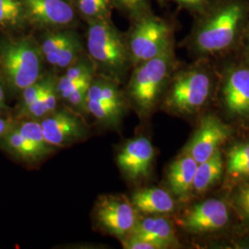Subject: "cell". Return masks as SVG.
Returning <instances> with one entry per match:
<instances>
[{
    "label": "cell",
    "instance_id": "14",
    "mask_svg": "<svg viewBox=\"0 0 249 249\" xmlns=\"http://www.w3.org/2000/svg\"><path fill=\"white\" fill-rule=\"evenodd\" d=\"M133 234L158 245L160 249H172L179 246L174 224L162 215H147L139 217L132 231Z\"/></svg>",
    "mask_w": 249,
    "mask_h": 249
},
{
    "label": "cell",
    "instance_id": "26",
    "mask_svg": "<svg viewBox=\"0 0 249 249\" xmlns=\"http://www.w3.org/2000/svg\"><path fill=\"white\" fill-rule=\"evenodd\" d=\"M111 0H78L82 15L90 19L107 18Z\"/></svg>",
    "mask_w": 249,
    "mask_h": 249
},
{
    "label": "cell",
    "instance_id": "5",
    "mask_svg": "<svg viewBox=\"0 0 249 249\" xmlns=\"http://www.w3.org/2000/svg\"><path fill=\"white\" fill-rule=\"evenodd\" d=\"M244 9L238 4H231L219 10L198 31L195 46L200 53H218L227 49L237 36Z\"/></svg>",
    "mask_w": 249,
    "mask_h": 249
},
{
    "label": "cell",
    "instance_id": "4",
    "mask_svg": "<svg viewBox=\"0 0 249 249\" xmlns=\"http://www.w3.org/2000/svg\"><path fill=\"white\" fill-rule=\"evenodd\" d=\"M213 81L200 70L180 72L165 95L162 107L174 115L189 116L198 113L211 97Z\"/></svg>",
    "mask_w": 249,
    "mask_h": 249
},
{
    "label": "cell",
    "instance_id": "16",
    "mask_svg": "<svg viewBox=\"0 0 249 249\" xmlns=\"http://www.w3.org/2000/svg\"><path fill=\"white\" fill-rule=\"evenodd\" d=\"M130 201L144 215H166L177 210V200L172 193L160 187L141 188L134 192Z\"/></svg>",
    "mask_w": 249,
    "mask_h": 249
},
{
    "label": "cell",
    "instance_id": "17",
    "mask_svg": "<svg viewBox=\"0 0 249 249\" xmlns=\"http://www.w3.org/2000/svg\"><path fill=\"white\" fill-rule=\"evenodd\" d=\"M86 109L87 114L93 116L99 124L113 129L120 126L125 112V108L115 106L102 97L99 79H93L90 82L87 94Z\"/></svg>",
    "mask_w": 249,
    "mask_h": 249
},
{
    "label": "cell",
    "instance_id": "20",
    "mask_svg": "<svg viewBox=\"0 0 249 249\" xmlns=\"http://www.w3.org/2000/svg\"><path fill=\"white\" fill-rule=\"evenodd\" d=\"M0 144L4 150L19 160L27 162H37L42 160L30 143L19 133L16 124L8 133L0 138Z\"/></svg>",
    "mask_w": 249,
    "mask_h": 249
},
{
    "label": "cell",
    "instance_id": "23",
    "mask_svg": "<svg viewBox=\"0 0 249 249\" xmlns=\"http://www.w3.org/2000/svg\"><path fill=\"white\" fill-rule=\"evenodd\" d=\"M95 66L90 58H81L69 67L66 73L56 80L57 94L62 92L64 89L69 88L74 82L86 77L94 76Z\"/></svg>",
    "mask_w": 249,
    "mask_h": 249
},
{
    "label": "cell",
    "instance_id": "27",
    "mask_svg": "<svg viewBox=\"0 0 249 249\" xmlns=\"http://www.w3.org/2000/svg\"><path fill=\"white\" fill-rule=\"evenodd\" d=\"M81 52L82 44L80 42V38L77 36L61 51L55 69L67 70L69 67H71L80 59Z\"/></svg>",
    "mask_w": 249,
    "mask_h": 249
},
{
    "label": "cell",
    "instance_id": "24",
    "mask_svg": "<svg viewBox=\"0 0 249 249\" xmlns=\"http://www.w3.org/2000/svg\"><path fill=\"white\" fill-rule=\"evenodd\" d=\"M229 205L238 214L241 220L249 225V180L232 187Z\"/></svg>",
    "mask_w": 249,
    "mask_h": 249
},
{
    "label": "cell",
    "instance_id": "6",
    "mask_svg": "<svg viewBox=\"0 0 249 249\" xmlns=\"http://www.w3.org/2000/svg\"><path fill=\"white\" fill-rule=\"evenodd\" d=\"M127 48L135 65L160 55L171 48L169 27L159 18H143L134 28Z\"/></svg>",
    "mask_w": 249,
    "mask_h": 249
},
{
    "label": "cell",
    "instance_id": "9",
    "mask_svg": "<svg viewBox=\"0 0 249 249\" xmlns=\"http://www.w3.org/2000/svg\"><path fill=\"white\" fill-rule=\"evenodd\" d=\"M40 122L45 141L54 149L70 147L89 136V128L83 118L68 108H56Z\"/></svg>",
    "mask_w": 249,
    "mask_h": 249
},
{
    "label": "cell",
    "instance_id": "12",
    "mask_svg": "<svg viewBox=\"0 0 249 249\" xmlns=\"http://www.w3.org/2000/svg\"><path fill=\"white\" fill-rule=\"evenodd\" d=\"M223 106L227 116L234 120H249V69L232 70L224 80Z\"/></svg>",
    "mask_w": 249,
    "mask_h": 249
},
{
    "label": "cell",
    "instance_id": "34",
    "mask_svg": "<svg viewBox=\"0 0 249 249\" xmlns=\"http://www.w3.org/2000/svg\"><path fill=\"white\" fill-rule=\"evenodd\" d=\"M5 108V103L0 102V111H2Z\"/></svg>",
    "mask_w": 249,
    "mask_h": 249
},
{
    "label": "cell",
    "instance_id": "1",
    "mask_svg": "<svg viewBox=\"0 0 249 249\" xmlns=\"http://www.w3.org/2000/svg\"><path fill=\"white\" fill-rule=\"evenodd\" d=\"M87 49L89 58L107 76L121 79L130 62L127 45L119 32L107 18L92 19L87 34Z\"/></svg>",
    "mask_w": 249,
    "mask_h": 249
},
{
    "label": "cell",
    "instance_id": "3",
    "mask_svg": "<svg viewBox=\"0 0 249 249\" xmlns=\"http://www.w3.org/2000/svg\"><path fill=\"white\" fill-rule=\"evenodd\" d=\"M173 62L170 48L160 55L138 65L127 88V96L142 117L150 116L157 107L168 80Z\"/></svg>",
    "mask_w": 249,
    "mask_h": 249
},
{
    "label": "cell",
    "instance_id": "32",
    "mask_svg": "<svg viewBox=\"0 0 249 249\" xmlns=\"http://www.w3.org/2000/svg\"><path fill=\"white\" fill-rule=\"evenodd\" d=\"M5 101V94H4V89L1 85V81H0V102L4 103Z\"/></svg>",
    "mask_w": 249,
    "mask_h": 249
},
{
    "label": "cell",
    "instance_id": "8",
    "mask_svg": "<svg viewBox=\"0 0 249 249\" xmlns=\"http://www.w3.org/2000/svg\"><path fill=\"white\" fill-rule=\"evenodd\" d=\"M94 216L104 231L120 240L132 231L139 219V213L129 199L114 195L99 197Z\"/></svg>",
    "mask_w": 249,
    "mask_h": 249
},
{
    "label": "cell",
    "instance_id": "15",
    "mask_svg": "<svg viewBox=\"0 0 249 249\" xmlns=\"http://www.w3.org/2000/svg\"><path fill=\"white\" fill-rule=\"evenodd\" d=\"M196 167V160L184 151L170 164L166 181L176 199L187 201L192 196Z\"/></svg>",
    "mask_w": 249,
    "mask_h": 249
},
{
    "label": "cell",
    "instance_id": "10",
    "mask_svg": "<svg viewBox=\"0 0 249 249\" xmlns=\"http://www.w3.org/2000/svg\"><path fill=\"white\" fill-rule=\"evenodd\" d=\"M231 128L219 116L209 114L203 116L184 149L197 163L211 158L230 138Z\"/></svg>",
    "mask_w": 249,
    "mask_h": 249
},
{
    "label": "cell",
    "instance_id": "25",
    "mask_svg": "<svg viewBox=\"0 0 249 249\" xmlns=\"http://www.w3.org/2000/svg\"><path fill=\"white\" fill-rule=\"evenodd\" d=\"M24 17V9L20 0H0V25H18Z\"/></svg>",
    "mask_w": 249,
    "mask_h": 249
},
{
    "label": "cell",
    "instance_id": "11",
    "mask_svg": "<svg viewBox=\"0 0 249 249\" xmlns=\"http://www.w3.org/2000/svg\"><path fill=\"white\" fill-rule=\"evenodd\" d=\"M155 158V149L146 137L128 140L121 147L116 162L124 178L130 182H139L149 178Z\"/></svg>",
    "mask_w": 249,
    "mask_h": 249
},
{
    "label": "cell",
    "instance_id": "21",
    "mask_svg": "<svg viewBox=\"0 0 249 249\" xmlns=\"http://www.w3.org/2000/svg\"><path fill=\"white\" fill-rule=\"evenodd\" d=\"M16 127L30 145L35 149L39 157L43 160L49 156L55 149L45 141L41 122L37 120L25 119L16 123Z\"/></svg>",
    "mask_w": 249,
    "mask_h": 249
},
{
    "label": "cell",
    "instance_id": "30",
    "mask_svg": "<svg viewBox=\"0 0 249 249\" xmlns=\"http://www.w3.org/2000/svg\"><path fill=\"white\" fill-rule=\"evenodd\" d=\"M15 124L16 123L10 119L0 118V138H2L4 135L8 133L10 129H12Z\"/></svg>",
    "mask_w": 249,
    "mask_h": 249
},
{
    "label": "cell",
    "instance_id": "31",
    "mask_svg": "<svg viewBox=\"0 0 249 249\" xmlns=\"http://www.w3.org/2000/svg\"><path fill=\"white\" fill-rule=\"evenodd\" d=\"M181 4H185V5H196L200 2H202L203 0H176Z\"/></svg>",
    "mask_w": 249,
    "mask_h": 249
},
{
    "label": "cell",
    "instance_id": "7",
    "mask_svg": "<svg viewBox=\"0 0 249 249\" xmlns=\"http://www.w3.org/2000/svg\"><path fill=\"white\" fill-rule=\"evenodd\" d=\"M231 207L220 198H208L191 205L179 217L178 224L193 234H209L225 229L231 221Z\"/></svg>",
    "mask_w": 249,
    "mask_h": 249
},
{
    "label": "cell",
    "instance_id": "29",
    "mask_svg": "<svg viewBox=\"0 0 249 249\" xmlns=\"http://www.w3.org/2000/svg\"><path fill=\"white\" fill-rule=\"evenodd\" d=\"M116 7L128 14H137L141 12L144 7L146 0H113Z\"/></svg>",
    "mask_w": 249,
    "mask_h": 249
},
{
    "label": "cell",
    "instance_id": "18",
    "mask_svg": "<svg viewBox=\"0 0 249 249\" xmlns=\"http://www.w3.org/2000/svg\"><path fill=\"white\" fill-rule=\"evenodd\" d=\"M224 159L222 151H216L208 160L197 163L192 196H200L215 187L223 178Z\"/></svg>",
    "mask_w": 249,
    "mask_h": 249
},
{
    "label": "cell",
    "instance_id": "28",
    "mask_svg": "<svg viewBox=\"0 0 249 249\" xmlns=\"http://www.w3.org/2000/svg\"><path fill=\"white\" fill-rule=\"evenodd\" d=\"M48 77L49 76L42 77L40 80H37L34 84L30 85L21 91V99L20 103L18 104V115L24 111L27 107L33 104L44 92L48 81Z\"/></svg>",
    "mask_w": 249,
    "mask_h": 249
},
{
    "label": "cell",
    "instance_id": "19",
    "mask_svg": "<svg viewBox=\"0 0 249 249\" xmlns=\"http://www.w3.org/2000/svg\"><path fill=\"white\" fill-rule=\"evenodd\" d=\"M224 173L232 187L249 180V142L237 143L226 152Z\"/></svg>",
    "mask_w": 249,
    "mask_h": 249
},
{
    "label": "cell",
    "instance_id": "22",
    "mask_svg": "<svg viewBox=\"0 0 249 249\" xmlns=\"http://www.w3.org/2000/svg\"><path fill=\"white\" fill-rule=\"evenodd\" d=\"M77 36L71 31H57L46 35L40 44L45 61L55 68L61 51Z\"/></svg>",
    "mask_w": 249,
    "mask_h": 249
},
{
    "label": "cell",
    "instance_id": "13",
    "mask_svg": "<svg viewBox=\"0 0 249 249\" xmlns=\"http://www.w3.org/2000/svg\"><path fill=\"white\" fill-rule=\"evenodd\" d=\"M25 17L41 27H64L73 21L75 13L67 0H20Z\"/></svg>",
    "mask_w": 249,
    "mask_h": 249
},
{
    "label": "cell",
    "instance_id": "2",
    "mask_svg": "<svg viewBox=\"0 0 249 249\" xmlns=\"http://www.w3.org/2000/svg\"><path fill=\"white\" fill-rule=\"evenodd\" d=\"M44 56L32 38L8 40L0 44V69L9 88L21 92L40 80Z\"/></svg>",
    "mask_w": 249,
    "mask_h": 249
},
{
    "label": "cell",
    "instance_id": "33",
    "mask_svg": "<svg viewBox=\"0 0 249 249\" xmlns=\"http://www.w3.org/2000/svg\"><path fill=\"white\" fill-rule=\"evenodd\" d=\"M247 53H248L249 57V36L248 37V42H247Z\"/></svg>",
    "mask_w": 249,
    "mask_h": 249
}]
</instances>
